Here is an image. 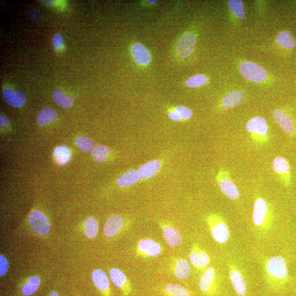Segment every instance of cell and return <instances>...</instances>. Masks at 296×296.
<instances>
[{
    "mask_svg": "<svg viewBox=\"0 0 296 296\" xmlns=\"http://www.w3.org/2000/svg\"><path fill=\"white\" fill-rule=\"evenodd\" d=\"M264 271L268 284L275 290L284 286L289 280L287 262L281 256L268 258L265 263Z\"/></svg>",
    "mask_w": 296,
    "mask_h": 296,
    "instance_id": "1",
    "label": "cell"
},
{
    "mask_svg": "<svg viewBox=\"0 0 296 296\" xmlns=\"http://www.w3.org/2000/svg\"><path fill=\"white\" fill-rule=\"evenodd\" d=\"M253 223L256 230L261 233H266L271 228L273 217L270 214L268 205L262 198H258L253 207Z\"/></svg>",
    "mask_w": 296,
    "mask_h": 296,
    "instance_id": "2",
    "label": "cell"
},
{
    "mask_svg": "<svg viewBox=\"0 0 296 296\" xmlns=\"http://www.w3.org/2000/svg\"><path fill=\"white\" fill-rule=\"evenodd\" d=\"M211 236L216 243L226 244L231 238V232L227 223L221 216L212 214L206 219Z\"/></svg>",
    "mask_w": 296,
    "mask_h": 296,
    "instance_id": "3",
    "label": "cell"
},
{
    "mask_svg": "<svg viewBox=\"0 0 296 296\" xmlns=\"http://www.w3.org/2000/svg\"><path fill=\"white\" fill-rule=\"evenodd\" d=\"M199 287L204 294L213 296L219 288V276L216 269L210 267L205 270L199 277Z\"/></svg>",
    "mask_w": 296,
    "mask_h": 296,
    "instance_id": "4",
    "label": "cell"
},
{
    "mask_svg": "<svg viewBox=\"0 0 296 296\" xmlns=\"http://www.w3.org/2000/svg\"><path fill=\"white\" fill-rule=\"evenodd\" d=\"M240 71L247 80L259 83L266 80L267 72L261 66L251 62H244L240 65Z\"/></svg>",
    "mask_w": 296,
    "mask_h": 296,
    "instance_id": "5",
    "label": "cell"
},
{
    "mask_svg": "<svg viewBox=\"0 0 296 296\" xmlns=\"http://www.w3.org/2000/svg\"><path fill=\"white\" fill-rule=\"evenodd\" d=\"M136 252L137 255L144 258L155 257L162 252L161 245L153 239H143L138 241Z\"/></svg>",
    "mask_w": 296,
    "mask_h": 296,
    "instance_id": "6",
    "label": "cell"
},
{
    "mask_svg": "<svg viewBox=\"0 0 296 296\" xmlns=\"http://www.w3.org/2000/svg\"><path fill=\"white\" fill-rule=\"evenodd\" d=\"M30 226L33 230L40 235H45L49 233L51 225L46 216L41 211L35 210L30 214L29 218Z\"/></svg>",
    "mask_w": 296,
    "mask_h": 296,
    "instance_id": "7",
    "label": "cell"
},
{
    "mask_svg": "<svg viewBox=\"0 0 296 296\" xmlns=\"http://www.w3.org/2000/svg\"><path fill=\"white\" fill-rule=\"evenodd\" d=\"M229 277L235 292L239 296H245L247 294V285L242 272L234 264L229 265Z\"/></svg>",
    "mask_w": 296,
    "mask_h": 296,
    "instance_id": "8",
    "label": "cell"
},
{
    "mask_svg": "<svg viewBox=\"0 0 296 296\" xmlns=\"http://www.w3.org/2000/svg\"><path fill=\"white\" fill-rule=\"evenodd\" d=\"M189 260L193 266L198 269L207 268L211 262V258L208 253L196 244L191 247L189 253Z\"/></svg>",
    "mask_w": 296,
    "mask_h": 296,
    "instance_id": "9",
    "label": "cell"
},
{
    "mask_svg": "<svg viewBox=\"0 0 296 296\" xmlns=\"http://www.w3.org/2000/svg\"><path fill=\"white\" fill-rule=\"evenodd\" d=\"M196 38L194 34L186 33L179 40L177 45L178 56L183 58L189 57L194 52Z\"/></svg>",
    "mask_w": 296,
    "mask_h": 296,
    "instance_id": "10",
    "label": "cell"
},
{
    "mask_svg": "<svg viewBox=\"0 0 296 296\" xmlns=\"http://www.w3.org/2000/svg\"><path fill=\"white\" fill-rule=\"evenodd\" d=\"M159 225L162 229L163 236L169 246L177 247L182 244V235L176 228L165 223L160 222Z\"/></svg>",
    "mask_w": 296,
    "mask_h": 296,
    "instance_id": "11",
    "label": "cell"
},
{
    "mask_svg": "<svg viewBox=\"0 0 296 296\" xmlns=\"http://www.w3.org/2000/svg\"><path fill=\"white\" fill-rule=\"evenodd\" d=\"M110 276L114 285L122 289L125 295L132 292L131 283L123 271L118 268H112L110 271Z\"/></svg>",
    "mask_w": 296,
    "mask_h": 296,
    "instance_id": "12",
    "label": "cell"
},
{
    "mask_svg": "<svg viewBox=\"0 0 296 296\" xmlns=\"http://www.w3.org/2000/svg\"><path fill=\"white\" fill-rule=\"evenodd\" d=\"M273 116L277 124L286 134L289 135H293L295 134V129L293 121L285 111L275 110L273 113Z\"/></svg>",
    "mask_w": 296,
    "mask_h": 296,
    "instance_id": "13",
    "label": "cell"
},
{
    "mask_svg": "<svg viewBox=\"0 0 296 296\" xmlns=\"http://www.w3.org/2000/svg\"><path fill=\"white\" fill-rule=\"evenodd\" d=\"M124 220L122 216L118 215H112L106 221L104 232L108 238H113L122 230L124 226Z\"/></svg>",
    "mask_w": 296,
    "mask_h": 296,
    "instance_id": "14",
    "label": "cell"
},
{
    "mask_svg": "<svg viewBox=\"0 0 296 296\" xmlns=\"http://www.w3.org/2000/svg\"><path fill=\"white\" fill-rule=\"evenodd\" d=\"M273 170L281 175L285 184L288 185L291 182V167L288 161L281 156L276 157L272 163Z\"/></svg>",
    "mask_w": 296,
    "mask_h": 296,
    "instance_id": "15",
    "label": "cell"
},
{
    "mask_svg": "<svg viewBox=\"0 0 296 296\" xmlns=\"http://www.w3.org/2000/svg\"><path fill=\"white\" fill-rule=\"evenodd\" d=\"M173 274L179 280L188 279L191 274L190 263L184 258H178L173 262Z\"/></svg>",
    "mask_w": 296,
    "mask_h": 296,
    "instance_id": "16",
    "label": "cell"
},
{
    "mask_svg": "<svg viewBox=\"0 0 296 296\" xmlns=\"http://www.w3.org/2000/svg\"><path fill=\"white\" fill-rule=\"evenodd\" d=\"M246 129L251 134L260 136L266 135L268 132L266 120L262 117H255L251 119L247 123Z\"/></svg>",
    "mask_w": 296,
    "mask_h": 296,
    "instance_id": "17",
    "label": "cell"
},
{
    "mask_svg": "<svg viewBox=\"0 0 296 296\" xmlns=\"http://www.w3.org/2000/svg\"><path fill=\"white\" fill-rule=\"evenodd\" d=\"M4 100L11 106L20 108L26 104V97L22 91L15 92L11 88H6L3 92Z\"/></svg>",
    "mask_w": 296,
    "mask_h": 296,
    "instance_id": "18",
    "label": "cell"
},
{
    "mask_svg": "<svg viewBox=\"0 0 296 296\" xmlns=\"http://www.w3.org/2000/svg\"><path fill=\"white\" fill-rule=\"evenodd\" d=\"M131 53L136 61L142 65H148L152 59L147 48L140 43H136L132 46Z\"/></svg>",
    "mask_w": 296,
    "mask_h": 296,
    "instance_id": "19",
    "label": "cell"
},
{
    "mask_svg": "<svg viewBox=\"0 0 296 296\" xmlns=\"http://www.w3.org/2000/svg\"><path fill=\"white\" fill-rule=\"evenodd\" d=\"M220 190L223 194L232 201H237L240 196L237 186L227 178H223L219 181Z\"/></svg>",
    "mask_w": 296,
    "mask_h": 296,
    "instance_id": "20",
    "label": "cell"
},
{
    "mask_svg": "<svg viewBox=\"0 0 296 296\" xmlns=\"http://www.w3.org/2000/svg\"><path fill=\"white\" fill-rule=\"evenodd\" d=\"M245 98L244 92L235 90L228 93L222 100V107L225 110H230L242 104Z\"/></svg>",
    "mask_w": 296,
    "mask_h": 296,
    "instance_id": "21",
    "label": "cell"
},
{
    "mask_svg": "<svg viewBox=\"0 0 296 296\" xmlns=\"http://www.w3.org/2000/svg\"><path fill=\"white\" fill-rule=\"evenodd\" d=\"M161 167V162L159 160H153L140 166L138 171L141 179H148L158 173Z\"/></svg>",
    "mask_w": 296,
    "mask_h": 296,
    "instance_id": "22",
    "label": "cell"
},
{
    "mask_svg": "<svg viewBox=\"0 0 296 296\" xmlns=\"http://www.w3.org/2000/svg\"><path fill=\"white\" fill-rule=\"evenodd\" d=\"M92 279L95 286L100 291L105 293H110V283L105 271L101 269H96L93 271Z\"/></svg>",
    "mask_w": 296,
    "mask_h": 296,
    "instance_id": "23",
    "label": "cell"
},
{
    "mask_svg": "<svg viewBox=\"0 0 296 296\" xmlns=\"http://www.w3.org/2000/svg\"><path fill=\"white\" fill-rule=\"evenodd\" d=\"M141 179L138 170L127 171L117 180V184L120 187H128L137 183Z\"/></svg>",
    "mask_w": 296,
    "mask_h": 296,
    "instance_id": "24",
    "label": "cell"
},
{
    "mask_svg": "<svg viewBox=\"0 0 296 296\" xmlns=\"http://www.w3.org/2000/svg\"><path fill=\"white\" fill-rule=\"evenodd\" d=\"M276 41L277 44L286 50L293 49L296 45L293 36L287 31H282L277 34Z\"/></svg>",
    "mask_w": 296,
    "mask_h": 296,
    "instance_id": "25",
    "label": "cell"
},
{
    "mask_svg": "<svg viewBox=\"0 0 296 296\" xmlns=\"http://www.w3.org/2000/svg\"><path fill=\"white\" fill-rule=\"evenodd\" d=\"M57 114L50 108H45L39 114L37 123L40 126H45L52 123L57 119Z\"/></svg>",
    "mask_w": 296,
    "mask_h": 296,
    "instance_id": "26",
    "label": "cell"
},
{
    "mask_svg": "<svg viewBox=\"0 0 296 296\" xmlns=\"http://www.w3.org/2000/svg\"><path fill=\"white\" fill-rule=\"evenodd\" d=\"M52 98L57 106L64 109H68L74 104V99L71 96L64 94L60 90L54 91Z\"/></svg>",
    "mask_w": 296,
    "mask_h": 296,
    "instance_id": "27",
    "label": "cell"
},
{
    "mask_svg": "<svg viewBox=\"0 0 296 296\" xmlns=\"http://www.w3.org/2000/svg\"><path fill=\"white\" fill-rule=\"evenodd\" d=\"M98 222L94 217H88L84 222V232L87 238H95L98 234Z\"/></svg>",
    "mask_w": 296,
    "mask_h": 296,
    "instance_id": "28",
    "label": "cell"
},
{
    "mask_svg": "<svg viewBox=\"0 0 296 296\" xmlns=\"http://www.w3.org/2000/svg\"><path fill=\"white\" fill-rule=\"evenodd\" d=\"M165 291L168 296H191L188 289L176 283L167 284Z\"/></svg>",
    "mask_w": 296,
    "mask_h": 296,
    "instance_id": "29",
    "label": "cell"
},
{
    "mask_svg": "<svg viewBox=\"0 0 296 296\" xmlns=\"http://www.w3.org/2000/svg\"><path fill=\"white\" fill-rule=\"evenodd\" d=\"M228 8L233 12V14L239 20H243L245 14L244 5L242 1L240 0H229L228 2Z\"/></svg>",
    "mask_w": 296,
    "mask_h": 296,
    "instance_id": "30",
    "label": "cell"
},
{
    "mask_svg": "<svg viewBox=\"0 0 296 296\" xmlns=\"http://www.w3.org/2000/svg\"><path fill=\"white\" fill-rule=\"evenodd\" d=\"M55 159L59 164H67L70 159V152L67 148L63 146L58 147L54 150Z\"/></svg>",
    "mask_w": 296,
    "mask_h": 296,
    "instance_id": "31",
    "label": "cell"
},
{
    "mask_svg": "<svg viewBox=\"0 0 296 296\" xmlns=\"http://www.w3.org/2000/svg\"><path fill=\"white\" fill-rule=\"evenodd\" d=\"M110 153V149L104 145H96L92 150V156L97 162L104 161Z\"/></svg>",
    "mask_w": 296,
    "mask_h": 296,
    "instance_id": "32",
    "label": "cell"
},
{
    "mask_svg": "<svg viewBox=\"0 0 296 296\" xmlns=\"http://www.w3.org/2000/svg\"><path fill=\"white\" fill-rule=\"evenodd\" d=\"M77 146L84 153H88L94 148V142L85 136H79L76 139Z\"/></svg>",
    "mask_w": 296,
    "mask_h": 296,
    "instance_id": "33",
    "label": "cell"
},
{
    "mask_svg": "<svg viewBox=\"0 0 296 296\" xmlns=\"http://www.w3.org/2000/svg\"><path fill=\"white\" fill-rule=\"evenodd\" d=\"M208 81V78L203 75L193 76L186 81V85L190 88H195L204 85Z\"/></svg>",
    "mask_w": 296,
    "mask_h": 296,
    "instance_id": "34",
    "label": "cell"
},
{
    "mask_svg": "<svg viewBox=\"0 0 296 296\" xmlns=\"http://www.w3.org/2000/svg\"><path fill=\"white\" fill-rule=\"evenodd\" d=\"M174 111L176 112L181 119L188 120L192 116V112L189 108L183 106H178L175 108Z\"/></svg>",
    "mask_w": 296,
    "mask_h": 296,
    "instance_id": "35",
    "label": "cell"
},
{
    "mask_svg": "<svg viewBox=\"0 0 296 296\" xmlns=\"http://www.w3.org/2000/svg\"><path fill=\"white\" fill-rule=\"evenodd\" d=\"M54 49L57 51L62 50L64 46V42L62 36L59 33L54 35L52 39Z\"/></svg>",
    "mask_w": 296,
    "mask_h": 296,
    "instance_id": "36",
    "label": "cell"
},
{
    "mask_svg": "<svg viewBox=\"0 0 296 296\" xmlns=\"http://www.w3.org/2000/svg\"><path fill=\"white\" fill-rule=\"evenodd\" d=\"M38 286L33 284V283L28 282L24 285L22 288V291L24 295H30L34 294L38 290Z\"/></svg>",
    "mask_w": 296,
    "mask_h": 296,
    "instance_id": "37",
    "label": "cell"
},
{
    "mask_svg": "<svg viewBox=\"0 0 296 296\" xmlns=\"http://www.w3.org/2000/svg\"><path fill=\"white\" fill-rule=\"evenodd\" d=\"M9 269V263L6 257L0 255V276H4L8 272Z\"/></svg>",
    "mask_w": 296,
    "mask_h": 296,
    "instance_id": "38",
    "label": "cell"
},
{
    "mask_svg": "<svg viewBox=\"0 0 296 296\" xmlns=\"http://www.w3.org/2000/svg\"><path fill=\"white\" fill-rule=\"evenodd\" d=\"M169 118H170L173 122H179L182 119L179 116V114L175 111L171 112L168 114Z\"/></svg>",
    "mask_w": 296,
    "mask_h": 296,
    "instance_id": "39",
    "label": "cell"
},
{
    "mask_svg": "<svg viewBox=\"0 0 296 296\" xmlns=\"http://www.w3.org/2000/svg\"><path fill=\"white\" fill-rule=\"evenodd\" d=\"M28 282L39 286L41 283V280L37 276H32L29 279Z\"/></svg>",
    "mask_w": 296,
    "mask_h": 296,
    "instance_id": "40",
    "label": "cell"
},
{
    "mask_svg": "<svg viewBox=\"0 0 296 296\" xmlns=\"http://www.w3.org/2000/svg\"><path fill=\"white\" fill-rule=\"evenodd\" d=\"M9 124V120L5 117L1 116V129L3 126H7Z\"/></svg>",
    "mask_w": 296,
    "mask_h": 296,
    "instance_id": "41",
    "label": "cell"
},
{
    "mask_svg": "<svg viewBox=\"0 0 296 296\" xmlns=\"http://www.w3.org/2000/svg\"><path fill=\"white\" fill-rule=\"evenodd\" d=\"M47 296H59L58 293L56 291H53Z\"/></svg>",
    "mask_w": 296,
    "mask_h": 296,
    "instance_id": "42",
    "label": "cell"
},
{
    "mask_svg": "<svg viewBox=\"0 0 296 296\" xmlns=\"http://www.w3.org/2000/svg\"><path fill=\"white\" fill-rule=\"evenodd\" d=\"M148 3L150 4H155L156 3V1H148Z\"/></svg>",
    "mask_w": 296,
    "mask_h": 296,
    "instance_id": "43",
    "label": "cell"
}]
</instances>
